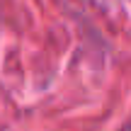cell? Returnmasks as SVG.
<instances>
[{
  "label": "cell",
  "mask_w": 131,
  "mask_h": 131,
  "mask_svg": "<svg viewBox=\"0 0 131 131\" xmlns=\"http://www.w3.org/2000/svg\"><path fill=\"white\" fill-rule=\"evenodd\" d=\"M129 131H131V126H129Z\"/></svg>",
  "instance_id": "obj_1"
}]
</instances>
